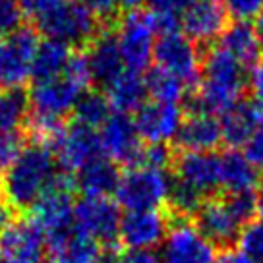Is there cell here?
Listing matches in <instances>:
<instances>
[{"label":"cell","instance_id":"obj_26","mask_svg":"<svg viewBox=\"0 0 263 263\" xmlns=\"http://www.w3.org/2000/svg\"><path fill=\"white\" fill-rule=\"evenodd\" d=\"M221 49L232 54L246 68L257 64L263 52L255 37L254 25H250L248 22H234L227 25V29L221 35Z\"/></svg>","mask_w":263,"mask_h":263},{"label":"cell","instance_id":"obj_36","mask_svg":"<svg viewBox=\"0 0 263 263\" xmlns=\"http://www.w3.org/2000/svg\"><path fill=\"white\" fill-rule=\"evenodd\" d=\"M24 12L16 0H0V39L22 27Z\"/></svg>","mask_w":263,"mask_h":263},{"label":"cell","instance_id":"obj_17","mask_svg":"<svg viewBox=\"0 0 263 263\" xmlns=\"http://www.w3.org/2000/svg\"><path fill=\"white\" fill-rule=\"evenodd\" d=\"M174 176L211 196L221 186V157L213 151H182L174 159Z\"/></svg>","mask_w":263,"mask_h":263},{"label":"cell","instance_id":"obj_19","mask_svg":"<svg viewBox=\"0 0 263 263\" xmlns=\"http://www.w3.org/2000/svg\"><path fill=\"white\" fill-rule=\"evenodd\" d=\"M196 227L213 246H232L242 230L234 215L229 211L222 199H205V203L196 213Z\"/></svg>","mask_w":263,"mask_h":263},{"label":"cell","instance_id":"obj_16","mask_svg":"<svg viewBox=\"0 0 263 263\" xmlns=\"http://www.w3.org/2000/svg\"><path fill=\"white\" fill-rule=\"evenodd\" d=\"M184 120V112L178 105L171 103H143L134 116L138 134L147 143H166L174 140L176 132Z\"/></svg>","mask_w":263,"mask_h":263},{"label":"cell","instance_id":"obj_31","mask_svg":"<svg viewBox=\"0 0 263 263\" xmlns=\"http://www.w3.org/2000/svg\"><path fill=\"white\" fill-rule=\"evenodd\" d=\"M110 103L105 93L101 91H83L82 97L78 99L74 107V120L76 122L89 126V128H101L110 112Z\"/></svg>","mask_w":263,"mask_h":263},{"label":"cell","instance_id":"obj_39","mask_svg":"<svg viewBox=\"0 0 263 263\" xmlns=\"http://www.w3.org/2000/svg\"><path fill=\"white\" fill-rule=\"evenodd\" d=\"M62 2L64 0H20V8L24 12V16L33 17L35 22H39L52 10H57Z\"/></svg>","mask_w":263,"mask_h":263},{"label":"cell","instance_id":"obj_4","mask_svg":"<svg viewBox=\"0 0 263 263\" xmlns=\"http://www.w3.org/2000/svg\"><path fill=\"white\" fill-rule=\"evenodd\" d=\"M171 178L164 171L149 166H132L120 178L116 201L126 211H153L166 203Z\"/></svg>","mask_w":263,"mask_h":263},{"label":"cell","instance_id":"obj_11","mask_svg":"<svg viewBox=\"0 0 263 263\" xmlns=\"http://www.w3.org/2000/svg\"><path fill=\"white\" fill-rule=\"evenodd\" d=\"M163 263H213L215 246L186 219L168 227L163 242Z\"/></svg>","mask_w":263,"mask_h":263},{"label":"cell","instance_id":"obj_43","mask_svg":"<svg viewBox=\"0 0 263 263\" xmlns=\"http://www.w3.org/2000/svg\"><path fill=\"white\" fill-rule=\"evenodd\" d=\"M248 87L257 97V101H263V60L252 66L248 76Z\"/></svg>","mask_w":263,"mask_h":263},{"label":"cell","instance_id":"obj_50","mask_svg":"<svg viewBox=\"0 0 263 263\" xmlns=\"http://www.w3.org/2000/svg\"><path fill=\"white\" fill-rule=\"evenodd\" d=\"M257 215L263 219V186L259 190V194H257Z\"/></svg>","mask_w":263,"mask_h":263},{"label":"cell","instance_id":"obj_28","mask_svg":"<svg viewBox=\"0 0 263 263\" xmlns=\"http://www.w3.org/2000/svg\"><path fill=\"white\" fill-rule=\"evenodd\" d=\"M259 182V171L246 159L244 153L229 149L221 155V186L227 192H248Z\"/></svg>","mask_w":263,"mask_h":263},{"label":"cell","instance_id":"obj_18","mask_svg":"<svg viewBox=\"0 0 263 263\" xmlns=\"http://www.w3.org/2000/svg\"><path fill=\"white\" fill-rule=\"evenodd\" d=\"M227 10L219 0H194L182 12L184 35L194 43H211L227 29Z\"/></svg>","mask_w":263,"mask_h":263},{"label":"cell","instance_id":"obj_13","mask_svg":"<svg viewBox=\"0 0 263 263\" xmlns=\"http://www.w3.org/2000/svg\"><path fill=\"white\" fill-rule=\"evenodd\" d=\"M83 91H87V87H83L82 83H78L66 74L50 82L33 83L31 91H27L31 112L64 120L66 115L74 112L76 103L82 97Z\"/></svg>","mask_w":263,"mask_h":263},{"label":"cell","instance_id":"obj_40","mask_svg":"<svg viewBox=\"0 0 263 263\" xmlns=\"http://www.w3.org/2000/svg\"><path fill=\"white\" fill-rule=\"evenodd\" d=\"M149 12L155 16H173L182 17V12L188 8L194 0H147Z\"/></svg>","mask_w":263,"mask_h":263},{"label":"cell","instance_id":"obj_42","mask_svg":"<svg viewBox=\"0 0 263 263\" xmlns=\"http://www.w3.org/2000/svg\"><path fill=\"white\" fill-rule=\"evenodd\" d=\"M82 2L103 24H107L108 17L115 16V12L118 10L116 8V0H82Z\"/></svg>","mask_w":263,"mask_h":263},{"label":"cell","instance_id":"obj_25","mask_svg":"<svg viewBox=\"0 0 263 263\" xmlns=\"http://www.w3.org/2000/svg\"><path fill=\"white\" fill-rule=\"evenodd\" d=\"M105 95L116 112H124V115L134 112L147 99L145 78H141L140 72L124 70L122 74L116 76L115 80L108 83Z\"/></svg>","mask_w":263,"mask_h":263},{"label":"cell","instance_id":"obj_10","mask_svg":"<svg viewBox=\"0 0 263 263\" xmlns=\"http://www.w3.org/2000/svg\"><path fill=\"white\" fill-rule=\"evenodd\" d=\"M52 153L64 173H78L103 153L99 132L95 128L76 122V120L66 124L62 136L58 138V141L52 147Z\"/></svg>","mask_w":263,"mask_h":263},{"label":"cell","instance_id":"obj_7","mask_svg":"<svg viewBox=\"0 0 263 263\" xmlns=\"http://www.w3.org/2000/svg\"><path fill=\"white\" fill-rule=\"evenodd\" d=\"M153 60L157 68L180 78L186 85H197L201 80V57L192 39L184 33H163L155 43Z\"/></svg>","mask_w":263,"mask_h":263},{"label":"cell","instance_id":"obj_22","mask_svg":"<svg viewBox=\"0 0 263 263\" xmlns=\"http://www.w3.org/2000/svg\"><path fill=\"white\" fill-rule=\"evenodd\" d=\"M47 250L50 263H97L103 252L97 240L87 236L76 224L64 234L47 240Z\"/></svg>","mask_w":263,"mask_h":263},{"label":"cell","instance_id":"obj_49","mask_svg":"<svg viewBox=\"0 0 263 263\" xmlns=\"http://www.w3.org/2000/svg\"><path fill=\"white\" fill-rule=\"evenodd\" d=\"M254 31H255V37H257V41H259V47H261V50H263V12L257 17H255Z\"/></svg>","mask_w":263,"mask_h":263},{"label":"cell","instance_id":"obj_5","mask_svg":"<svg viewBox=\"0 0 263 263\" xmlns=\"http://www.w3.org/2000/svg\"><path fill=\"white\" fill-rule=\"evenodd\" d=\"M157 25L151 12L134 10L118 20L116 41L122 54L124 66L132 72L147 70L155 50Z\"/></svg>","mask_w":263,"mask_h":263},{"label":"cell","instance_id":"obj_8","mask_svg":"<svg viewBox=\"0 0 263 263\" xmlns=\"http://www.w3.org/2000/svg\"><path fill=\"white\" fill-rule=\"evenodd\" d=\"M99 140L103 153L110 161H115L116 164H124L128 168L140 166L143 145L134 118L124 112H112L101 126Z\"/></svg>","mask_w":263,"mask_h":263},{"label":"cell","instance_id":"obj_33","mask_svg":"<svg viewBox=\"0 0 263 263\" xmlns=\"http://www.w3.org/2000/svg\"><path fill=\"white\" fill-rule=\"evenodd\" d=\"M238 250L252 263H263V219L244 224L238 234Z\"/></svg>","mask_w":263,"mask_h":263},{"label":"cell","instance_id":"obj_12","mask_svg":"<svg viewBox=\"0 0 263 263\" xmlns=\"http://www.w3.org/2000/svg\"><path fill=\"white\" fill-rule=\"evenodd\" d=\"M47 236L31 219H16L0 232V255L14 263H43Z\"/></svg>","mask_w":263,"mask_h":263},{"label":"cell","instance_id":"obj_29","mask_svg":"<svg viewBox=\"0 0 263 263\" xmlns=\"http://www.w3.org/2000/svg\"><path fill=\"white\" fill-rule=\"evenodd\" d=\"M31 112L29 93L24 87L0 89V134L20 130Z\"/></svg>","mask_w":263,"mask_h":263},{"label":"cell","instance_id":"obj_48","mask_svg":"<svg viewBox=\"0 0 263 263\" xmlns=\"http://www.w3.org/2000/svg\"><path fill=\"white\" fill-rule=\"evenodd\" d=\"M147 0H116V8L126 10V12H134V10H140Z\"/></svg>","mask_w":263,"mask_h":263},{"label":"cell","instance_id":"obj_41","mask_svg":"<svg viewBox=\"0 0 263 263\" xmlns=\"http://www.w3.org/2000/svg\"><path fill=\"white\" fill-rule=\"evenodd\" d=\"M244 155L257 171H263V122L244 145Z\"/></svg>","mask_w":263,"mask_h":263},{"label":"cell","instance_id":"obj_23","mask_svg":"<svg viewBox=\"0 0 263 263\" xmlns=\"http://www.w3.org/2000/svg\"><path fill=\"white\" fill-rule=\"evenodd\" d=\"M120 178L122 174L115 161L108 157H97L76 173V188L82 190L83 196L108 197L116 192Z\"/></svg>","mask_w":263,"mask_h":263},{"label":"cell","instance_id":"obj_21","mask_svg":"<svg viewBox=\"0 0 263 263\" xmlns=\"http://www.w3.org/2000/svg\"><path fill=\"white\" fill-rule=\"evenodd\" d=\"M221 141V120H217L213 115L190 112L174 136V143L180 151H213Z\"/></svg>","mask_w":263,"mask_h":263},{"label":"cell","instance_id":"obj_38","mask_svg":"<svg viewBox=\"0 0 263 263\" xmlns=\"http://www.w3.org/2000/svg\"><path fill=\"white\" fill-rule=\"evenodd\" d=\"M224 10L236 22H248L263 12V0H224Z\"/></svg>","mask_w":263,"mask_h":263},{"label":"cell","instance_id":"obj_9","mask_svg":"<svg viewBox=\"0 0 263 263\" xmlns=\"http://www.w3.org/2000/svg\"><path fill=\"white\" fill-rule=\"evenodd\" d=\"M120 221H122V215H120L118 203L108 197L85 196L83 199L76 201L74 224L87 236L97 240L99 244L115 246Z\"/></svg>","mask_w":263,"mask_h":263},{"label":"cell","instance_id":"obj_46","mask_svg":"<svg viewBox=\"0 0 263 263\" xmlns=\"http://www.w3.org/2000/svg\"><path fill=\"white\" fill-rule=\"evenodd\" d=\"M14 221H16V209L10 205L8 201L4 199V196L0 194V232Z\"/></svg>","mask_w":263,"mask_h":263},{"label":"cell","instance_id":"obj_14","mask_svg":"<svg viewBox=\"0 0 263 263\" xmlns=\"http://www.w3.org/2000/svg\"><path fill=\"white\" fill-rule=\"evenodd\" d=\"M74 192L47 188L31 207V221L39 224L47 240L57 238L74 227Z\"/></svg>","mask_w":263,"mask_h":263},{"label":"cell","instance_id":"obj_30","mask_svg":"<svg viewBox=\"0 0 263 263\" xmlns=\"http://www.w3.org/2000/svg\"><path fill=\"white\" fill-rule=\"evenodd\" d=\"M145 85H147V95H151L153 101L171 103V105H178L186 97V91H188V85L180 78L168 74L161 68L149 70Z\"/></svg>","mask_w":263,"mask_h":263},{"label":"cell","instance_id":"obj_27","mask_svg":"<svg viewBox=\"0 0 263 263\" xmlns=\"http://www.w3.org/2000/svg\"><path fill=\"white\" fill-rule=\"evenodd\" d=\"M70 57H72V50L64 43L54 41V39H45L43 43H39L31 68L33 83L50 82L60 78L64 74Z\"/></svg>","mask_w":263,"mask_h":263},{"label":"cell","instance_id":"obj_37","mask_svg":"<svg viewBox=\"0 0 263 263\" xmlns=\"http://www.w3.org/2000/svg\"><path fill=\"white\" fill-rule=\"evenodd\" d=\"M174 163L173 151L168 149L166 143H149L147 147H143L141 153V163L143 166L149 168H157V171H164Z\"/></svg>","mask_w":263,"mask_h":263},{"label":"cell","instance_id":"obj_6","mask_svg":"<svg viewBox=\"0 0 263 263\" xmlns=\"http://www.w3.org/2000/svg\"><path fill=\"white\" fill-rule=\"evenodd\" d=\"M39 47V31L31 25L0 39V89L24 87L31 80L33 58Z\"/></svg>","mask_w":263,"mask_h":263},{"label":"cell","instance_id":"obj_2","mask_svg":"<svg viewBox=\"0 0 263 263\" xmlns=\"http://www.w3.org/2000/svg\"><path fill=\"white\" fill-rule=\"evenodd\" d=\"M54 153L43 143H27L22 155L0 173V194L16 211H29L54 176Z\"/></svg>","mask_w":263,"mask_h":263},{"label":"cell","instance_id":"obj_44","mask_svg":"<svg viewBox=\"0 0 263 263\" xmlns=\"http://www.w3.org/2000/svg\"><path fill=\"white\" fill-rule=\"evenodd\" d=\"M124 263H163V259L153 250H130L124 255Z\"/></svg>","mask_w":263,"mask_h":263},{"label":"cell","instance_id":"obj_45","mask_svg":"<svg viewBox=\"0 0 263 263\" xmlns=\"http://www.w3.org/2000/svg\"><path fill=\"white\" fill-rule=\"evenodd\" d=\"M213 263H252L246 255L242 254L240 250H230V248H224L221 254L215 255Z\"/></svg>","mask_w":263,"mask_h":263},{"label":"cell","instance_id":"obj_1","mask_svg":"<svg viewBox=\"0 0 263 263\" xmlns=\"http://www.w3.org/2000/svg\"><path fill=\"white\" fill-rule=\"evenodd\" d=\"M248 87L246 66L227 50H209L201 60V80L188 99L192 115H224L242 101Z\"/></svg>","mask_w":263,"mask_h":263},{"label":"cell","instance_id":"obj_51","mask_svg":"<svg viewBox=\"0 0 263 263\" xmlns=\"http://www.w3.org/2000/svg\"><path fill=\"white\" fill-rule=\"evenodd\" d=\"M259 103V110H261V122H263V101H257Z\"/></svg>","mask_w":263,"mask_h":263},{"label":"cell","instance_id":"obj_34","mask_svg":"<svg viewBox=\"0 0 263 263\" xmlns=\"http://www.w3.org/2000/svg\"><path fill=\"white\" fill-rule=\"evenodd\" d=\"M229 211L234 215V219L244 227L248 222L254 221V217L257 215V194L254 190L248 192H230L227 197L222 199Z\"/></svg>","mask_w":263,"mask_h":263},{"label":"cell","instance_id":"obj_20","mask_svg":"<svg viewBox=\"0 0 263 263\" xmlns=\"http://www.w3.org/2000/svg\"><path fill=\"white\" fill-rule=\"evenodd\" d=\"M85 54H87L93 83L107 87L116 76H120L124 72V60L122 54H120V49H118L116 33L107 25L87 45Z\"/></svg>","mask_w":263,"mask_h":263},{"label":"cell","instance_id":"obj_15","mask_svg":"<svg viewBox=\"0 0 263 263\" xmlns=\"http://www.w3.org/2000/svg\"><path fill=\"white\" fill-rule=\"evenodd\" d=\"M168 227V219L159 209L128 211L120 221L118 240L128 250H153L164 242Z\"/></svg>","mask_w":263,"mask_h":263},{"label":"cell","instance_id":"obj_32","mask_svg":"<svg viewBox=\"0 0 263 263\" xmlns=\"http://www.w3.org/2000/svg\"><path fill=\"white\" fill-rule=\"evenodd\" d=\"M166 203L171 207L173 215H176V219H188V217H196V213L205 203V196L174 176L171 178Z\"/></svg>","mask_w":263,"mask_h":263},{"label":"cell","instance_id":"obj_47","mask_svg":"<svg viewBox=\"0 0 263 263\" xmlns=\"http://www.w3.org/2000/svg\"><path fill=\"white\" fill-rule=\"evenodd\" d=\"M97 263H124V255L118 252L116 246H107L105 252H101Z\"/></svg>","mask_w":263,"mask_h":263},{"label":"cell","instance_id":"obj_35","mask_svg":"<svg viewBox=\"0 0 263 263\" xmlns=\"http://www.w3.org/2000/svg\"><path fill=\"white\" fill-rule=\"evenodd\" d=\"M27 134L22 130L0 134V173L6 171L10 164L22 155V151L27 145Z\"/></svg>","mask_w":263,"mask_h":263},{"label":"cell","instance_id":"obj_24","mask_svg":"<svg viewBox=\"0 0 263 263\" xmlns=\"http://www.w3.org/2000/svg\"><path fill=\"white\" fill-rule=\"evenodd\" d=\"M261 124V110L259 103L240 101L232 108H229L221 120L222 141H227L230 147L246 145V141L254 136V132Z\"/></svg>","mask_w":263,"mask_h":263},{"label":"cell","instance_id":"obj_3","mask_svg":"<svg viewBox=\"0 0 263 263\" xmlns=\"http://www.w3.org/2000/svg\"><path fill=\"white\" fill-rule=\"evenodd\" d=\"M37 31L47 39H54L64 45H89L97 37L103 24L82 0H64L57 10L35 22Z\"/></svg>","mask_w":263,"mask_h":263}]
</instances>
